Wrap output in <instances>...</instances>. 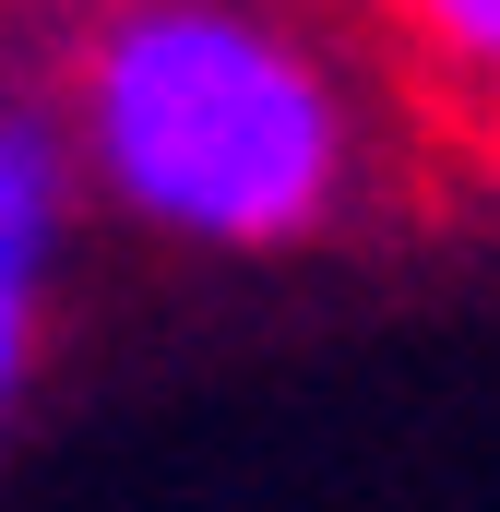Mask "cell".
I'll return each instance as SVG.
<instances>
[{
  "instance_id": "obj_1",
  "label": "cell",
  "mask_w": 500,
  "mask_h": 512,
  "mask_svg": "<svg viewBox=\"0 0 500 512\" xmlns=\"http://www.w3.org/2000/svg\"><path fill=\"white\" fill-rule=\"evenodd\" d=\"M72 179L179 251H298L358 203L346 60L274 0H96L60 72Z\"/></svg>"
},
{
  "instance_id": "obj_3",
  "label": "cell",
  "mask_w": 500,
  "mask_h": 512,
  "mask_svg": "<svg viewBox=\"0 0 500 512\" xmlns=\"http://www.w3.org/2000/svg\"><path fill=\"white\" fill-rule=\"evenodd\" d=\"M381 48L465 131H500V0H370Z\"/></svg>"
},
{
  "instance_id": "obj_2",
  "label": "cell",
  "mask_w": 500,
  "mask_h": 512,
  "mask_svg": "<svg viewBox=\"0 0 500 512\" xmlns=\"http://www.w3.org/2000/svg\"><path fill=\"white\" fill-rule=\"evenodd\" d=\"M72 143L48 96H0V417L24 405L36 358H48V286H60V239H72Z\"/></svg>"
}]
</instances>
